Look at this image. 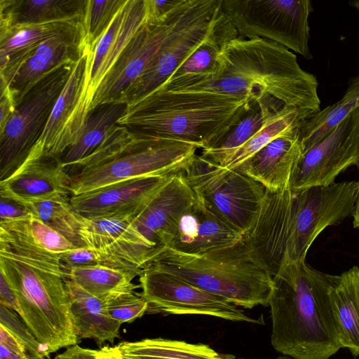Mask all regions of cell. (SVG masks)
<instances>
[{
	"label": "cell",
	"instance_id": "obj_2",
	"mask_svg": "<svg viewBox=\"0 0 359 359\" xmlns=\"http://www.w3.org/2000/svg\"><path fill=\"white\" fill-rule=\"evenodd\" d=\"M336 278L305 261L286 264L273 276L269 306L277 351L294 359H329L342 348L330 299Z\"/></svg>",
	"mask_w": 359,
	"mask_h": 359
},
{
	"label": "cell",
	"instance_id": "obj_16",
	"mask_svg": "<svg viewBox=\"0 0 359 359\" xmlns=\"http://www.w3.org/2000/svg\"><path fill=\"white\" fill-rule=\"evenodd\" d=\"M222 0L211 5L168 41L118 102L130 104L163 86L185 59L208 36L223 13Z\"/></svg>",
	"mask_w": 359,
	"mask_h": 359
},
{
	"label": "cell",
	"instance_id": "obj_5",
	"mask_svg": "<svg viewBox=\"0 0 359 359\" xmlns=\"http://www.w3.org/2000/svg\"><path fill=\"white\" fill-rule=\"evenodd\" d=\"M197 149L180 141L139 138L116 124L95 151L67 170L72 196L128 180L180 172L195 158Z\"/></svg>",
	"mask_w": 359,
	"mask_h": 359
},
{
	"label": "cell",
	"instance_id": "obj_19",
	"mask_svg": "<svg viewBox=\"0 0 359 359\" xmlns=\"http://www.w3.org/2000/svg\"><path fill=\"white\" fill-rule=\"evenodd\" d=\"M170 176L139 177L119 182L72 196L71 204L86 219L131 217L148 203Z\"/></svg>",
	"mask_w": 359,
	"mask_h": 359
},
{
	"label": "cell",
	"instance_id": "obj_13",
	"mask_svg": "<svg viewBox=\"0 0 359 359\" xmlns=\"http://www.w3.org/2000/svg\"><path fill=\"white\" fill-rule=\"evenodd\" d=\"M351 165L359 168V106L323 140L303 154L290 182L297 191L329 186Z\"/></svg>",
	"mask_w": 359,
	"mask_h": 359
},
{
	"label": "cell",
	"instance_id": "obj_20",
	"mask_svg": "<svg viewBox=\"0 0 359 359\" xmlns=\"http://www.w3.org/2000/svg\"><path fill=\"white\" fill-rule=\"evenodd\" d=\"M86 45L83 22L42 41L20 66L8 86L16 106L46 74L61 65L76 62Z\"/></svg>",
	"mask_w": 359,
	"mask_h": 359
},
{
	"label": "cell",
	"instance_id": "obj_18",
	"mask_svg": "<svg viewBox=\"0 0 359 359\" xmlns=\"http://www.w3.org/2000/svg\"><path fill=\"white\" fill-rule=\"evenodd\" d=\"M71 177L61 156L46 151L36 142L22 164L0 181V197L26 203L56 196H72Z\"/></svg>",
	"mask_w": 359,
	"mask_h": 359
},
{
	"label": "cell",
	"instance_id": "obj_12",
	"mask_svg": "<svg viewBox=\"0 0 359 359\" xmlns=\"http://www.w3.org/2000/svg\"><path fill=\"white\" fill-rule=\"evenodd\" d=\"M139 277L138 293L148 303L147 311L194 314L261 324L226 299L210 293L173 275L145 266Z\"/></svg>",
	"mask_w": 359,
	"mask_h": 359
},
{
	"label": "cell",
	"instance_id": "obj_43",
	"mask_svg": "<svg viewBox=\"0 0 359 359\" xmlns=\"http://www.w3.org/2000/svg\"><path fill=\"white\" fill-rule=\"evenodd\" d=\"M182 1V0H147V20L152 21L161 19L180 4Z\"/></svg>",
	"mask_w": 359,
	"mask_h": 359
},
{
	"label": "cell",
	"instance_id": "obj_3",
	"mask_svg": "<svg viewBox=\"0 0 359 359\" xmlns=\"http://www.w3.org/2000/svg\"><path fill=\"white\" fill-rule=\"evenodd\" d=\"M318 88L316 76L302 69L295 54L286 47L262 38L237 36L222 50L215 77L172 92L252 97L260 94L316 113L320 110Z\"/></svg>",
	"mask_w": 359,
	"mask_h": 359
},
{
	"label": "cell",
	"instance_id": "obj_36",
	"mask_svg": "<svg viewBox=\"0 0 359 359\" xmlns=\"http://www.w3.org/2000/svg\"><path fill=\"white\" fill-rule=\"evenodd\" d=\"M126 0H87L83 13L86 43L93 50Z\"/></svg>",
	"mask_w": 359,
	"mask_h": 359
},
{
	"label": "cell",
	"instance_id": "obj_53",
	"mask_svg": "<svg viewBox=\"0 0 359 359\" xmlns=\"http://www.w3.org/2000/svg\"></svg>",
	"mask_w": 359,
	"mask_h": 359
},
{
	"label": "cell",
	"instance_id": "obj_40",
	"mask_svg": "<svg viewBox=\"0 0 359 359\" xmlns=\"http://www.w3.org/2000/svg\"><path fill=\"white\" fill-rule=\"evenodd\" d=\"M60 260L69 276L72 269L100 264L96 255L86 246L76 248L61 254Z\"/></svg>",
	"mask_w": 359,
	"mask_h": 359
},
{
	"label": "cell",
	"instance_id": "obj_50",
	"mask_svg": "<svg viewBox=\"0 0 359 359\" xmlns=\"http://www.w3.org/2000/svg\"><path fill=\"white\" fill-rule=\"evenodd\" d=\"M348 4L351 7L359 11V0L351 1Z\"/></svg>",
	"mask_w": 359,
	"mask_h": 359
},
{
	"label": "cell",
	"instance_id": "obj_7",
	"mask_svg": "<svg viewBox=\"0 0 359 359\" xmlns=\"http://www.w3.org/2000/svg\"><path fill=\"white\" fill-rule=\"evenodd\" d=\"M213 0H182L161 19L146 22L137 29L104 77L94 94L90 111L118 102L164 46L185 29Z\"/></svg>",
	"mask_w": 359,
	"mask_h": 359
},
{
	"label": "cell",
	"instance_id": "obj_37",
	"mask_svg": "<svg viewBox=\"0 0 359 359\" xmlns=\"http://www.w3.org/2000/svg\"><path fill=\"white\" fill-rule=\"evenodd\" d=\"M20 315L0 304V325L6 328L25 348L29 359L49 357L46 348L36 338Z\"/></svg>",
	"mask_w": 359,
	"mask_h": 359
},
{
	"label": "cell",
	"instance_id": "obj_28",
	"mask_svg": "<svg viewBox=\"0 0 359 359\" xmlns=\"http://www.w3.org/2000/svg\"><path fill=\"white\" fill-rule=\"evenodd\" d=\"M87 0H1L0 29L83 17Z\"/></svg>",
	"mask_w": 359,
	"mask_h": 359
},
{
	"label": "cell",
	"instance_id": "obj_11",
	"mask_svg": "<svg viewBox=\"0 0 359 359\" xmlns=\"http://www.w3.org/2000/svg\"><path fill=\"white\" fill-rule=\"evenodd\" d=\"M358 184L348 181L293 191L284 266L305 261L311 244L325 228L353 216Z\"/></svg>",
	"mask_w": 359,
	"mask_h": 359
},
{
	"label": "cell",
	"instance_id": "obj_52",
	"mask_svg": "<svg viewBox=\"0 0 359 359\" xmlns=\"http://www.w3.org/2000/svg\"><path fill=\"white\" fill-rule=\"evenodd\" d=\"M233 359H236V358H234Z\"/></svg>",
	"mask_w": 359,
	"mask_h": 359
},
{
	"label": "cell",
	"instance_id": "obj_32",
	"mask_svg": "<svg viewBox=\"0 0 359 359\" xmlns=\"http://www.w3.org/2000/svg\"><path fill=\"white\" fill-rule=\"evenodd\" d=\"M313 112L282 105L266 119L260 130L238 149L222 167L235 169L274 139L299 129Z\"/></svg>",
	"mask_w": 359,
	"mask_h": 359
},
{
	"label": "cell",
	"instance_id": "obj_8",
	"mask_svg": "<svg viewBox=\"0 0 359 359\" xmlns=\"http://www.w3.org/2000/svg\"><path fill=\"white\" fill-rule=\"evenodd\" d=\"M182 174L195 196L211 211L243 235L249 231L265 194L261 183L198 155Z\"/></svg>",
	"mask_w": 359,
	"mask_h": 359
},
{
	"label": "cell",
	"instance_id": "obj_45",
	"mask_svg": "<svg viewBox=\"0 0 359 359\" xmlns=\"http://www.w3.org/2000/svg\"><path fill=\"white\" fill-rule=\"evenodd\" d=\"M97 350L83 348L78 344L67 348L54 359H97Z\"/></svg>",
	"mask_w": 359,
	"mask_h": 359
},
{
	"label": "cell",
	"instance_id": "obj_33",
	"mask_svg": "<svg viewBox=\"0 0 359 359\" xmlns=\"http://www.w3.org/2000/svg\"><path fill=\"white\" fill-rule=\"evenodd\" d=\"M135 277L118 269L97 264L72 269L69 279L90 294L105 299L116 294L135 292L140 287L133 283Z\"/></svg>",
	"mask_w": 359,
	"mask_h": 359
},
{
	"label": "cell",
	"instance_id": "obj_47",
	"mask_svg": "<svg viewBox=\"0 0 359 359\" xmlns=\"http://www.w3.org/2000/svg\"><path fill=\"white\" fill-rule=\"evenodd\" d=\"M97 359H124L117 346H105L97 350Z\"/></svg>",
	"mask_w": 359,
	"mask_h": 359
},
{
	"label": "cell",
	"instance_id": "obj_14",
	"mask_svg": "<svg viewBox=\"0 0 359 359\" xmlns=\"http://www.w3.org/2000/svg\"><path fill=\"white\" fill-rule=\"evenodd\" d=\"M92 51L86 45L83 54L74 64L36 142L52 154L62 157L79 140L84 129L90 111L88 85Z\"/></svg>",
	"mask_w": 359,
	"mask_h": 359
},
{
	"label": "cell",
	"instance_id": "obj_21",
	"mask_svg": "<svg viewBox=\"0 0 359 359\" xmlns=\"http://www.w3.org/2000/svg\"><path fill=\"white\" fill-rule=\"evenodd\" d=\"M243 235L196 197L182 216L170 248L187 255H201L230 247Z\"/></svg>",
	"mask_w": 359,
	"mask_h": 359
},
{
	"label": "cell",
	"instance_id": "obj_25",
	"mask_svg": "<svg viewBox=\"0 0 359 359\" xmlns=\"http://www.w3.org/2000/svg\"><path fill=\"white\" fill-rule=\"evenodd\" d=\"M83 22L81 18L0 29V84L9 86L20 66L44 40Z\"/></svg>",
	"mask_w": 359,
	"mask_h": 359
},
{
	"label": "cell",
	"instance_id": "obj_6",
	"mask_svg": "<svg viewBox=\"0 0 359 359\" xmlns=\"http://www.w3.org/2000/svg\"><path fill=\"white\" fill-rule=\"evenodd\" d=\"M145 266L173 275L245 309L269 306L273 286L272 275L243 238L230 247L201 255L167 248Z\"/></svg>",
	"mask_w": 359,
	"mask_h": 359
},
{
	"label": "cell",
	"instance_id": "obj_15",
	"mask_svg": "<svg viewBox=\"0 0 359 359\" xmlns=\"http://www.w3.org/2000/svg\"><path fill=\"white\" fill-rule=\"evenodd\" d=\"M80 236L100 264L139 276L154 257L153 249L133 224L130 217L83 218Z\"/></svg>",
	"mask_w": 359,
	"mask_h": 359
},
{
	"label": "cell",
	"instance_id": "obj_34",
	"mask_svg": "<svg viewBox=\"0 0 359 359\" xmlns=\"http://www.w3.org/2000/svg\"><path fill=\"white\" fill-rule=\"evenodd\" d=\"M71 196L59 195L37 201L22 203L32 216L51 227L76 247H84L80 229L83 217L73 208Z\"/></svg>",
	"mask_w": 359,
	"mask_h": 359
},
{
	"label": "cell",
	"instance_id": "obj_1",
	"mask_svg": "<svg viewBox=\"0 0 359 359\" xmlns=\"http://www.w3.org/2000/svg\"><path fill=\"white\" fill-rule=\"evenodd\" d=\"M60 255L42 248L30 230L18 227L0 236V271L13 289L20 317L49 353L79 343L69 313Z\"/></svg>",
	"mask_w": 359,
	"mask_h": 359
},
{
	"label": "cell",
	"instance_id": "obj_42",
	"mask_svg": "<svg viewBox=\"0 0 359 359\" xmlns=\"http://www.w3.org/2000/svg\"><path fill=\"white\" fill-rule=\"evenodd\" d=\"M0 133L16 109L14 96L8 86L0 84Z\"/></svg>",
	"mask_w": 359,
	"mask_h": 359
},
{
	"label": "cell",
	"instance_id": "obj_26",
	"mask_svg": "<svg viewBox=\"0 0 359 359\" xmlns=\"http://www.w3.org/2000/svg\"><path fill=\"white\" fill-rule=\"evenodd\" d=\"M65 285L72 323L79 339H92L101 346L119 337L121 324L107 313L104 299L90 294L69 278L65 279Z\"/></svg>",
	"mask_w": 359,
	"mask_h": 359
},
{
	"label": "cell",
	"instance_id": "obj_39",
	"mask_svg": "<svg viewBox=\"0 0 359 359\" xmlns=\"http://www.w3.org/2000/svg\"><path fill=\"white\" fill-rule=\"evenodd\" d=\"M29 224L32 234L38 244L52 253L61 255L79 248L62 234L33 216L29 219Z\"/></svg>",
	"mask_w": 359,
	"mask_h": 359
},
{
	"label": "cell",
	"instance_id": "obj_30",
	"mask_svg": "<svg viewBox=\"0 0 359 359\" xmlns=\"http://www.w3.org/2000/svg\"><path fill=\"white\" fill-rule=\"evenodd\" d=\"M124 359H233L203 344L163 338L122 341L116 345Z\"/></svg>",
	"mask_w": 359,
	"mask_h": 359
},
{
	"label": "cell",
	"instance_id": "obj_48",
	"mask_svg": "<svg viewBox=\"0 0 359 359\" xmlns=\"http://www.w3.org/2000/svg\"><path fill=\"white\" fill-rule=\"evenodd\" d=\"M0 359H29L25 353H15L0 345Z\"/></svg>",
	"mask_w": 359,
	"mask_h": 359
},
{
	"label": "cell",
	"instance_id": "obj_29",
	"mask_svg": "<svg viewBox=\"0 0 359 359\" xmlns=\"http://www.w3.org/2000/svg\"><path fill=\"white\" fill-rule=\"evenodd\" d=\"M284 104L269 95L259 94L249 111L214 147L202 149V158L222 166L238 149L250 140L267 117Z\"/></svg>",
	"mask_w": 359,
	"mask_h": 359
},
{
	"label": "cell",
	"instance_id": "obj_41",
	"mask_svg": "<svg viewBox=\"0 0 359 359\" xmlns=\"http://www.w3.org/2000/svg\"><path fill=\"white\" fill-rule=\"evenodd\" d=\"M0 222L27 219L32 217L25 205L5 197H0Z\"/></svg>",
	"mask_w": 359,
	"mask_h": 359
},
{
	"label": "cell",
	"instance_id": "obj_51",
	"mask_svg": "<svg viewBox=\"0 0 359 359\" xmlns=\"http://www.w3.org/2000/svg\"><path fill=\"white\" fill-rule=\"evenodd\" d=\"M275 359H292V358L288 355H284L278 356V358H276Z\"/></svg>",
	"mask_w": 359,
	"mask_h": 359
},
{
	"label": "cell",
	"instance_id": "obj_35",
	"mask_svg": "<svg viewBox=\"0 0 359 359\" xmlns=\"http://www.w3.org/2000/svg\"><path fill=\"white\" fill-rule=\"evenodd\" d=\"M358 106V102L341 99L304 120L298 129L303 154L327 137Z\"/></svg>",
	"mask_w": 359,
	"mask_h": 359
},
{
	"label": "cell",
	"instance_id": "obj_49",
	"mask_svg": "<svg viewBox=\"0 0 359 359\" xmlns=\"http://www.w3.org/2000/svg\"><path fill=\"white\" fill-rule=\"evenodd\" d=\"M359 184V181H358ZM353 226L354 228L359 229V184H358V194H357V198L355 204V208L353 214Z\"/></svg>",
	"mask_w": 359,
	"mask_h": 359
},
{
	"label": "cell",
	"instance_id": "obj_24",
	"mask_svg": "<svg viewBox=\"0 0 359 359\" xmlns=\"http://www.w3.org/2000/svg\"><path fill=\"white\" fill-rule=\"evenodd\" d=\"M237 36V30L223 12L205 41L156 90L175 91L212 79L217 74L222 50L231 40Z\"/></svg>",
	"mask_w": 359,
	"mask_h": 359
},
{
	"label": "cell",
	"instance_id": "obj_46",
	"mask_svg": "<svg viewBox=\"0 0 359 359\" xmlns=\"http://www.w3.org/2000/svg\"><path fill=\"white\" fill-rule=\"evenodd\" d=\"M341 99L347 102H359V75L349 81L348 88Z\"/></svg>",
	"mask_w": 359,
	"mask_h": 359
},
{
	"label": "cell",
	"instance_id": "obj_23",
	"mask_svg": "<svg viewBox=\"0 0 359 359\" xmlns=\"http://www.w3.org/2000/svg\"><path fill=\"white\" fill-rule=\"evenodd\" d=\"M303 155L298 130L274 139L235 168L269 191L290 186L294 170Z\"/></svg>",
	"mask_w": 359,
	"mask_h": 359
},
{
	"label": "cell",
	"instance_id": "obj_44",
	"mask_svg": "<svg viewBox=\"0 0 359 359\" xmlns=\"http://www.w3.org/2000/svg\"><path fill=\"white\" fill-rule=\"evenodd\" d=\"M0 304L19 314L20 308L16 294L4 274L0 271Z\"/></svg>",
	"mask_w": 359,
	"mask_h": 359
},
{
	"label": "cell",
	"instance_id": "obj_22",
	"mask_svg": "<svg viewBox=\"0 0 359 359\" xmlns=\"http://www.w3.org/2000/svg\"><path fill=\"white\" fill-rule=\"evenodd\" d=\"M147 0H126L110 26L92 51L88 99L111 69L133 36L146 22Z\"/></svg>",
	"mask_w": 359,
	"mask_h": 359
},
{
	"label": "cell",
	"instance_id": "obj_17",
	"mask_svg": "<svg viewBox=\"0 0 359 359\" xmlns=\"http://www.w3.org/2000/svg\"><path fill=\"white\" fill-rule=\"evenodd\" d=\"M195 200L182 170L171 175L148 203L130 217L153 249L155 257L170 248L182 216Z\"/></svg>",
	"mask_w": 359,
	"mask_h": 359
},
{
	"label": "cell",
	"instance_id": "obj_9",
	"mask_svg": "<svg viewBox=\"0 0 359 359\" xmlns=\"http://www.w3.org/2000/svg\"><path fill=\"white\" fill-rule=\"evenodd\" d=\"M222 9L243 39L276 42L311 59L309 0H222Z\"/></svg>",
	"mask_w": 359,
	"mask_h": 359
},
{
	"label": "cell",
	"instance_id": "obj_31",
	"mask_svg": "<svg viewBox=\"0 0 359 359\" xmlns=\"http://www.w3.org/2000/svg\"><path fill=\"white\" fill-rule=\"evenodd\" d=\"M126 107L123 102H114L98 105L89 112L81 136L61 157L67 171L101 145Z\"/></svg>",
	"mask_w": 359,
	"mask_h": 359
},
{
	"label": "cell",
	"instance_id": "obj_27",
	"mask_svg": "<svg viewBox=\"0 0 359 359\" xmlns=\"http://www.w3.org/2000/svg\"><path fill=\"white\" fill-rule=\"evenodd\" d=\"M330 299L342 348L359 355V266L337 276Z\"/></svg>",
	"mask_w": 359,
	"mask_h": 359
},
{
	"label": "cell",
	"instance_id": "obj_38",
	"mask_svg": "<svg viewBox=\"0 0 359 359\" xmlns=\"http://www.w3.org/2000/svg\"><path fill=\"white\" fill-rule=\"evenodd\" d=\"M104 300L107 313L121 324L134 321L148 309V303L135 292L116 294Z\"/></svg>",
	"mask_w": 359,
	"mask_h": 359
},
{
	"label": "cell",
	"instance_id": "obj_4",
	"mask_svg": "<svg viewBox=\"0 0 359 359\" xmlns=\"http://www.w3.org/2000/svg\"><path fill=\"white\" fill-rule=\"evenodd\" d=\"M256 97L156 90L128 104L117 124L139 138L216 145L251 108Z\"/></svg>",
	"mask_w": 359,
	"mask_h": 359
},
{
	"label": "cell",
	"instance_id": "obj_10",
	"mask_svg": "<svg viewBox=\"0 0 359 359\" xmlns=\"http://www.w3.org/2000/svg\"><path fill=\"white\" fill-rule=\"evenodd\" d=\"M75 62L61 65L46 74L17 104L0 133L1 180L22 164L39 140Z\"/></svg>",
	"mask_w": 359,
	"mask_h": 359
}]
</instances>
